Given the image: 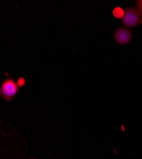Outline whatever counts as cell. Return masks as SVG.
<instances>
[{
	"label": "cell",
	"instance_id": "5b68a950",
	"mask_svg": "<svg viewBox=\"0 0 142 159\" xmlns=\"http://www.w3.org/2000/svg\"><path fill=\"white\" fill-rule=\"evenodd\" d=\"M137 10L139 11L141 17H142V1H138L136 3Z\"/></svg>",
	"mask_w": 142,
	"mask_h": 159
},
{
	"label": "cell",
	"instance_id": "277c9868",
	"mask_svg": "<svg viewBox=\"0 0 142 159\" xmlns=\"http://www.w3.org/2000/svg\"><path fill=\"white\" fill-rule=\"evenodd\" d=\"M124 11L120 7H117L113 10V15L117 18H123Z\"/></svg>",
	"mask_w": 142,
	"mask_h": 159
},
{
	"label": "cell",
	"instance_id": "8992f818",
	"mask_svg": "<svg viewBox=\"0 0 142 159\" xmlns=\"http://www.w3.org/2000/svg\"><path fill=\"white\" fill-rule=\"evenodd\" d=\"M25 84V80L23 78H20L17 83V85L18 87H22Z\"/></svg>",
	"mask_w": 142,
	"mask_h": 159
},
{
	"label": "cell",
	"instance_id": "7a4b0ae2",
	"mask_svg": "<svg viewBox=\"0 0 142 159\" xmlns=\"http://www.w3.org/2000/svg\"><path fill=\"white\" fill-rule=\"evenodd\" d=\"M141 17L139 11L136 9L127 8L124 11L122 22L127 27H135L139 24Z\"/></svg>",
	"mask_w": 142,
	"mask_h": 159
},
{
	"label": "cell",
	"instance_id": "6da1fadb",
	"mask_svg": "<svg viewBox=\"0 0 142 159\" xmlns=\"http://www.w3.org/2000/svg\"><path fill=\"white\" fill-rule=\"evenodd\" d=\"M18 86L12 79H7L0 87V94L5 99L10 101L14 98L18 92Z\"/></svg>",
	"mask_w": 142,
	"mask_h": 159
},
{
	"label": "cell",
	"instance_id": "3957f363",
	"mask_svg": "<svg viewBox=\"0 0 142 159\" xmlns=\"http://www.w3.org/2000/svg\"><path fill=\"white\" fill-rule=\"evenodd\" d=\"M115 38L120 44H126L131 40L132 33L130 30L125 28H120L115 32Z\"/></svg>",
	"mask_w": 142,
	"mask_h": 159
}]
</instances>
